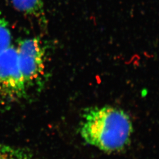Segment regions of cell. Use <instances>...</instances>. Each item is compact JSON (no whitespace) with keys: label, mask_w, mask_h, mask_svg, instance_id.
Here are the masks:
<instances>
[{"label":"cell","mask_w":159,"mask_h":159,"mask_svg":"<svg viewBox=\"0 0 159 159\" xmlns=\"http://www.w3.org/2000/svg\"><path fill=\"white\" fill-rule=\"evenodd\" d=\"M133 125L129 115L120 108L104 106L86 108L80 133L87 144L106 152L122 150L130 142Z\"/></svg>","instance_id":"cell-1"},{"label":"cell","mask_w":159,"mask_h":159,"mask_svg":"<svg viewBox=\"0 0 159 159\" xmlns=\"http://www.w3.org/2000/svg\"><path fill=\"white\" fill-rule=\"evenodd\" d=\"M26 87L18 64L17 48L11 46L0 54V95L20 98L25 96Z\"/></svg>","instance_id":"cell-2"},{"label":"cell","mask_w":159,"mask_h":159,"mask_svg":"<svg viewBox=\"0 0 159 159\" xmlns=\"http://www.w3.org/2000/svg\"><path fill=\"white\" fill-rule=\"evenodd\" d=\"M17 51L20 69L27 86L39 79L44 73V48L39 39L27 38L20 42Z\"/></svg>","instance_id":"cell-3"},{"label":"cell","mask_w":159,"mask_h":159,"mask_svg":"<svg viewBox=\"0 0 159 159\" xmlns=\"http://www.w3.org/2000/svg\"><path fill=\"white\" fill-rule=\"evenodd\" d=\"M12 6L18 11L24 14L44 20V0H10Z\"/></svg>","instance_id":"cell-4"},{"label":"cell","mask_w":159,"mask_h":159,"mask_svg":"<svg viewBox=\"0 0 159 159\" xmlns=\"http://www.w3.org/2000/svg\"><path fill=\"white\" fill-rule=\"evenodd\" d=\"M0 159H35L34 156L21 148L0 144Z\"/></svg>","instance_id":"cell-5"},{"label":"cell","mask_w":159,"mask_h":159,"mask_svg":"<svg viewBox=\"0 0 159 159\" xmlns=\"http://www.w3.org/2000/svg\"><path fill=\"white\" fill-rule=\"evenodd\" d=\"M12 40L9 24L0 11V54L12 46Z\"/></svg>","instance_id":"cell-6"}]
</instances>
